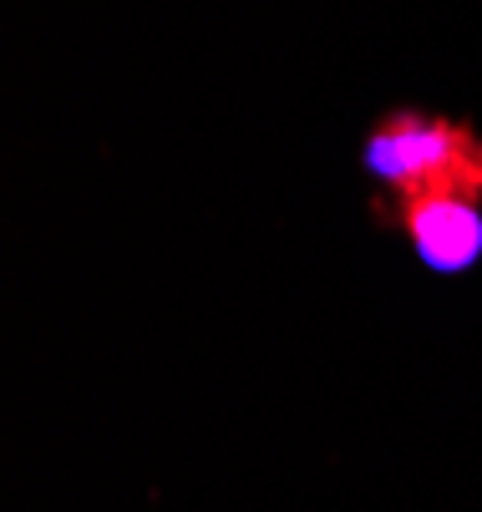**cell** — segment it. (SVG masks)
<instances>
[{
  "mask_svg": "<svg viewBox=\"0 0 482 512\" xmlns=\"http://www.w3.org/2000/svg\"><path fill=\"white\" fill-rule=\"evenodd\" d=\"M361 168L376 183L371 203L467 193L482 198V132L427 107H386L361 137Z\"/></svg>",
  "mask_w": 482,
  "mask_h": 512,
  "instance_id": "6da1fadb",
  "label": "cell"
},
{
  "mask_svg": "<svg viewBox=\"0 0 482 512\" xmlns=\"http://www.w3.org/2000/svg\"><path fill=\"white\" fill-rule=\"evenodd\" d=\"M376 224L391 229L422 269L457 279L482 264V198L467 193H432V198H401V203H371Z\"/></svg>",
  "mask_w": 482,
  "mask_h": 512,
  "instance_id": "7a4b0ae2",
  "label": "cell"
}]
</instances>
